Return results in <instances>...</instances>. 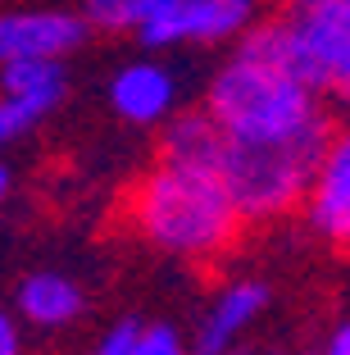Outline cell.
Here are the masks:
<instances>
[{
	"instance_id": "7a4b0ae2",
	"label": "cell",
	"mask_w": 350,
	"mask_h": 355,
	"mask_svg": "<svg viewBox=\"0 0 350 355\" xmlns=\"http://www.w3.org/2000/svg\"><path fill=\"white\" fill-rule=\"evenodd\" d=\"M128 219L146 246L186 264H209L232 251L246 223L223 182V168L173 155H159L141 173L128 200Z\"/></svg>"
},
{
	"instance_id": "e0dca14e",
	"label": "cell",
	"mask_w": 350,
	"mask_h": 355,
	"mask_svg": "<svg viewBox=\"0 0 350 355\" xmlns=\"http://www.w3.org/2000/svg\"><path fill=\"white\" fill-rule=\"evenodd\" d=\"M300 355H350V319H337L319 342L309 346V351H300Z\"/></svg>"
},
{
	"instance_id": "30bf717a",
	"label": "cell",
	"mask_w": 350,
	"mask_h": 355,
	"mask_svg": "<svg viewBox=\"0 0 350 355\" xmlns=\"http://www.w3.org/2000/svg\"><path fill=\"white\" fill-rule=\"evenodd\" d=\"M82 314V292L64 273H32L19 282V319L32 328H64Z\"/></svg>"
},
{
	"instance_id": "6da1fadb",
	"label": "cell",
	"mask_w": 350,
	"mask_h": 355,
	"mask_svg": "<svg viewBox=\"0 0 350 355\" xmlns=\"http://www.w3.org/2000/svg\"><path fill=\"white\" fill-rule=\"evenodd\" d=\"M287 19H259L205 87L227 141H328L332 119Z\"/></svg>"
},
{
	"instance_id": "9a60e30c",
	"label": "cell",
	"mask_w": 350,
	"mask_h": 355,
	"mask_svg": "<svg viewBox=\"0 0 350 355\" xmlns=\"http://www.w3.org/2000/svg\"><path fill=\"white\" fill-rule=\"evenodd\" d=\"M141 319H119L110 333L96 342L91 355H141Z\"/></svg>"
},
{
	"instance_id": "52a82bcc",
	"label": "cell",
	"mask_w": 350,
	"mask_h": 355,
	"mask_svg": "<svg viewBox=\"0 0 350 355\" xmlns=\"http://www.w3.org/2000/svg\"><path fill=\"white\" fill-rule=\"evenodd\" d=\"M268 301H273V292H268L264 278L223 282V287L214 292V301L205 305V314H200L196 337H191V351L196 355H232V351H241L246 333L264 319Z\"/></svg>"
},
{
	"instance_id": "ac0fdd59",
	"label": "cell",
	"mask_w": 350,
	"mask_h": 355,
	"mask_svg": "<svg viewBox=\"0 0 350 355\" xmlns=\"http://www.w3.org/2000/svg\"><path fill=\"white\" fill-rule=\"evenodd\" d=\"M0 355H23V333L10 310H0Z\"/></svg>"
},
{
	"instance_id": "ffe728a7",
	"label": "cell",
	"mask_w": 350,
	"mask_h": 355,
	"mask_svg": "<svg viewBox=\"0 0 350 355\" xmlns=\"http://www.w3.org/2000/svg\"><path fill=\"white\" fill-rule=\"evenodd\" d=\"M232 355H255V351H232Z\"/></svg>"
},
{
	"instance_id": "d6986e66",
	"label": "cell",
	"mask_w": 350,
	"mask_h": 355,
	"mask_svg": "<svg viewBox=\"0 0 350 355\" xmlns=\"http://www.w3.org/2000/svg\"><path fill=\"white\" fill-rule=\"evenodd\" d=\"M5 196H10V168L0 164V205H5Z\"/></svg>"
},
{
	"instance_id": "277c9868",
	"label": "cell",
	"mask_w": 350,
	"mask_h": 355,
	"mask_svg": "<svg viewBox=\"0 0 350 355\" xmlns=\"http://www.w3.org/2000/svg\"><path fill=\"white\" fill-rule=\"evenodd\" d=\"M264 0H137V42L146 51L168 46L241 42L259 23Z\"/></svg>"
},
{
	"instance_id": "5bb4252c",
	"label": "cell",
	"mask_w": 350,
	"mask_h": 355,
	"mask_svg": "<svg viewBox=\"0 0 350 355\" xmlns=\"http://www.w3.org/2000/svg\"><path fill=\"white\" fill-rule=\"evenodd\" d=\"M82 19L96 32H137V0H87Z\"/></svg>"
},
{
	"instance_id": "5b68a950",
	"label": "cell",
	"mask_w": 350,
	"mask_h": 355,
	"mask_svg": "<svg viewBox=\"0 0 350 355\" xmlns=\"http://www.w3.org/2000/svg\"><path fill=\"white\" fill-rule=\"evenodd\" d=\"M287 23L309 60L314 83L350 101V0H296Z\"/></svg>"
},
{
	"instance_id": "3957f363",
	"label": "cell",
	"mask_w": 350,
	"mask_h": 355,
	"mask_svg": "<svg viewBox=\"0 0 350 355\" xmlns=\"http://www.w3.org/2000/svg\"><path fill=\"white\" fill-rule=\"evenodd\" d=\"M323 146L328 141H227L218 168L241 219L273 223L305 205Z\"/></svg>"
},
{
	"instance_id": "9c48e42d",
	"label": "cell",
	"mask_w": 350,
	"mask_h": 355,
	"mask_svg": "<svg viewBox=\"0 0 350 355\" xmlns=\"http://www.w3.org/2000/svg\"><path fill=\"white\" fill-rule=\"evenodd\" d=\"M110 110L123 123L155 128L177 114V78L159 60H132L110 78Z\"/></svg>"
},
{
	"instance_id": "7c38bea8",
	"label": "cell",
	"mask_w": 350,
	"mask_h": 355,
	"mask_svg": "<svg viewBox=\"0 0 350 355\" xmlns=\"http://www.w3.org/2000/svg\"><path fill=\"white\" fill-rule=\"evenodd\" d=\"M0 92H19L32 101L60 110L64 92H69V73H64V60H14L0 69Z\"/></svg>"
},
{
	"instance_id": "ba28073f",
	"label": "cell",
	"mask_w": 350,
	"mask_h": 355,
	"mask_svg": "<svg viewBox=\"0 0 350 355\" xmlns=\"http://www.w3.org/2000/svg\"><path fill=\"white\" fill-rule=\"evenodd\" d=\"M91 23L69 10H10L0 14V69L14 60H64L87 42Z\"/></svg>"
},
{
	"instance_id": "2e32d148",
	"label": "cell",
	"mask_w": 350,
	"mask_h": 355,
	"mask_svg": "<svg viewBox=\"0 0 350 355\" xmlns=\"http://www.w3.org/2000/svg\"><path fill=\"white\" fill-rule=\"evenodd\" d=\"M141 355H196L182 342L173 324H146L141 328Z\"/></svg>"
},
{
	"instance_id": "8fae6325",
	"label": "cell",
	"mask_w": 350,
	"mask_h": 355,
	"mask_svg": "<svg viewBox=\"0 0 350 355\" xmlns=\"http://www.w3.org/2000/svg\"><path fill=\"white\" fill-rule=\"evenodd\" d=\"M223 146H227V137L214 123V114L209 110H186V114H173L164 123V150L159 155L196 159V164H223Z\"/></svg>"
},
{
	"instance_id": "4fadbf2b",
	"label": "cell",
	"mask_w": 350,
	"mask_h": 355,
	"mask_svg": "<svg viewBox=\"0 0 350 355\" xmlns=\"http://www.w3.org/2000/svg\"><path fill=\"white\" fill-rule=\"evenodd\" d=\"M46 114H55L51 105L32 101V96H19V92H0V150L14 146L19 137H28Z\"/></svg>"
},
{
	"instance_id": "8992f818",
	"label": "cell",
	"mask_w": 350,
	"mask_h": 355,
	"mask_svg": "<svg viewBox=\"0 0 350 355\" xmlns=\"http://www.w3.org/2000/svg\"><path fill=\"white\" fill-rule=\"evenodd\" d=\"M300 214L319 241L350 251V119L332 128Z\"/></svg>"
}]
</instances>
